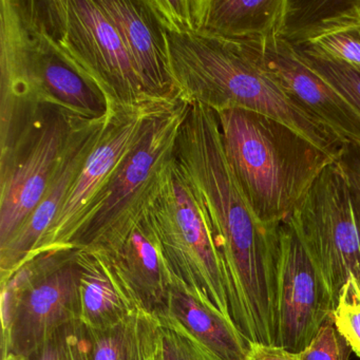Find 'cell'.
Listing matches in <instances>:
<instances>
[{
    "label": "cell",
    "instance_id": "1",
    "mask_svg": "<svg viewBox=\"0 0 360 360\" xmlns=\"http://www.w3.org/2000/svg\"><path fill=\"white\" fill-rule=\"evenodd\" d=\"M50 109L85 122L113 112L103 92L58 51L35 0H0V153Z\"/></svg>",
    "mask_w": 360,
    "mask_h": 360
},
{
    "label": "cell",
    "instance_id": "2",
    "mask_svg": "<svg viewBox=\"0 0 360 360\" xmlns=\"http://www.w3.org/2000/svg\"><path fill=\"white\" fill-rule=\"evenodd\" d=\"M165 37L181 100L214 112L245 109L269 115L337 161L347 143L290 98L237 43L193 31L165 30Z\"/></svg>",
    "mask_w": 360,
    "mask_h": 360
},
{
    "label": "cell",
    "instance_id": "3",
    "mask_svg": "<svg viewBox=\"0 0 360 360\" xmlns=\"http://www.w3.org/2000/svg\"><path fill=\"white\" fill-rule=\"evenodd\" d=\"M223 150L261 224L288 220L316 179L336 160L297 130L245 109L216 112Z\"/></svg>",
    "mask_w": 360,
    "mask_h": 360
},
{
    "label": "cell",
    "instance_id": "4",
    "mask_svg": "<svg viewBox=\"0 0 360 360\" xmlns=\"http://www.w3.org/2000/svg\"><path fill=\"white\" fill-rule=\"evenodd\" d=\"M35 5L58 51L103 92L113 112L166 103L145 87L98 0H35Z\"/></svg>",
    "mask_w": 360,
    "mask_h": 360
},
{
    "label": "cell",
    "instance_id": "5",
    "mask_svg": "<svg viewBox=\"0 0 360 360\" xmlns=\"http://www.w3.org/2000/svg\"><path fill=\"white\" fill-rule=\"evenodd\" d=\"M3 357H27L79 321L77 248L43 252L1 280Z\"/></svg>",
    "mask_w": 360,
    "mask_h": 360
},
{
    "label": "cell",
    "instance_id": "6",
    "mask_svg": "<svg viewBox=\"0 0 360 360\" xmlns=\"http://www.w3.org/2000/svg\"><path fill=\"white\" fill-rule=\"evenodd\" d=\"M189 103H176L151 120L94 202L69 248L100 250L121 239L146 212L174 160Z\"/></svg>",
    "mask_w": 360,
    "mask_h": 360
},
{
    "label": "cell",
    "instance_id": "7",
    "mask_svg": "<svg viewBox=\"0 0 360 360\" xmlns=\"http://www.w3.org/2000/svg\"><path fill=\"white\" fill-rule=\"evenodd\" d=\"M147 212L174 277L200 302L233 322L210 220L174 155Z\"/></svg>",
    "mask_w": 360,
    "mask_h": 360
},
{
    "label": "cell",
    "instance_id": "8",
    "mask_svg": "<svg viewBox=\"0 0 360 360\" xmlns=\"http://www.w3.org/2000/svg\"><path fill=\"white\" fill-rule=\"evenodd\" d=\"M288 220L336 303L351 276L360 282L359 233L349 185L337 162L316 179Z\"/></svg>",
    "mask_w": 360,
    "mask_h": 360
},
{
    "label": "cell",
    "instance_id": "9",
    "mask_svg": "<svg viewBox=\"0 0 360 360\" xmlns=\"http://www.w3.org/2000/svg\"><path fill=\"white\" fill-rule=\"evenodd\" d=\"M85 121L56 109L44 112L0 153V245L41 203L75 132Z\"/></svg>",
    "mask_w": 360,
    "mask_h": 360
},
{
    "label": "cell",
    "instance_id": "10",
    "mask_svg": "<svg viewBox=\"0 0 360 360\" xmlns=\"http://www.w3.org/2000/svg\"><path fill=\"white\" fill-rule=\"evenodd\" d=\"M176 103H159L140 109L117 110L86 159L56 220L28 260L43 252L69 248L88 212L106 188L120 164L140 140L151 120Z\"/></svg>",
    "mask_w": 360,
    "mask_h": 360
},
{
    "label": "cell",
    "instance_id": "11",
    "mask_svg": "<svg viewBox=\"0 0 360 360\" xmlns=\"http://www.w3.org/2000/svg\"><path fill=\"white\" fill-rule=\"evenodd\" d=\"M278 345L298 354L334 311L328 285L290 221L278 225Z\"/></svg>",
    "mask_w": 360,
    "mask_h": 360
},
{
    "label": "cell",
    "instance_id": "12",
    "mask_svg": "<svg viewBox=\"0 0 360 360\" xmlns=\"http://www.w3.org/2000/svg\"><path fill=\"white\" fill-rule=\"evenodd\" d=\"M286 94L339 139L360 146V113L277 35L235 41Z\"/></svg>",
    "mask_w": 360,
    "mask_h": 360
},
{
    "label": "cell",
    "instance_id": "13",
    "mask_svg": "<svg viewBox=\"0 0 360 360\" xmlns=\"http://www.w3.org/2000/svg\"><path fill=\"white\" fill-rule=\"evenodd\" d=\"M98 4L119 32L149 94L161 102H181L165 30L148 0H98Z\"/></svg>",
    "mask_w": 360,
    "mask_h": 360
},
{
    "label": "cell",
    "instance_id": "14",
    "mask_svg": "<svg viewBox=\"0 0 360 360\" xmlns=\"http://www.w3.org/2000/svg\"><path fill=\"white\" fill-rule=\"evenodd\" d=\"M113 113V112H112ZM77 128L39 205L20 229L0 245V275L5 279L22 266L34 252L66 200L89 153L106 128L111 115Z\"/></svg>",
    "mask_w": 360,
    "mask_h": 360
},
{
    "label": "cell",
    "instance_id": "15",
    "mask_svg": "<svg viewBox=\"0 0 360 360\" xmlns=\"http://www.w3.org/2000/svg\"><path fill=\"white\" fill-rule=\"evenodd\" d=\"M96 250L110 257L144 311L166 315L174 276L147 210L121 239Z\"/></svg>",
    "mask_w": 360,
    "mask_h": 360
},
{
    "label": "cell",
    "instance_id": "16",
    "mask_svg": "<svg viewBox=\"0 0 360 360\" xmlns=\"http://www.w3.org/2000/svg\"><path fill=\"white\" fill-rule=\"evenodd\" d=\"M79 321L88 330L117 326L143 309L110 257L96 250H77Z\"/></svg>",
    "mask_w": 360,
    "mask_h": 360
},
{
    "label": "cell",
    "instance_id": "17",
    "mask_svg": "<svg viewBox=\"0 0 360 360\" xmlns=\"http://www.w3.org/2000/svg\"><path fill=\"white\" fill-rule=\"evenodd\" d=\"M286 0H189L183 31L229 41H255L277 35Z\"/></svg>",
    "mask_w": 360,
    "mask_h": 360
},
{
    "label": "cell",
    "instance_id": "18",
    "mask_svg": "<svg viewBox=\"0 0 360 360\" xmlns=\"http://www.w3.org/2000/svg\"><path fill=\"white\" fill-rule=\"evenodd\" d=\"M166 315L180 322L193 336L225 360H243L250 343L233 322L200 302L174 277Z\"/></svg>",
    "mask_w": 360,
    "mask_h": 360
},
{
    "label": "cell",
    "instance_id": "19",
    "mask_svg": "<svg viewBox=\"0 0 360 360\" xmlns=\"http://www.w3.org/2000/svg\"><path fill=\"white\" fill-rule=\"evenodd\" d=\"M288 43L313 56L360 69L359 0H347L342 9Z\"/></svg>",
    "mask_w": 360,
    "mask_h": 360
},
{
    "label": "cell",
    "instance_id": "20",
    "mask_svg": "<svg viewBox=\"0 0 360 360\" xmlns=\"http://www.w3.org/2000/svg\"><path fill=\"white\" fill-rule=\"evenodd\" d=\"M86 332L91 360H149L161 347L159 317L144 309L117 326Z\"/></svg>",
    "mask_w": 360,
    "mask_h": 360
},
{
    "label": "cell",
    "instance_id": "21",
    "mask_svg": "<svg viewBox=\"0 0 360 360\" xmlns=\"http://www.w3.org/2000/svg\"><path fill=\"white\" fill-rule=\"evenodd\" d=\"M158 317L163 360H225L198 340L172 316Z\"/></svg>",
    "mask_w": 360,
    "mask_h": 360
},
{
    "label": "cell",
    "instance_id": "22",
    "mask_svg": "<svg viewBox=\"0 0 360 360\" xmlns=\"http://www.w3.org/2000/svg\"><path fill=\"white\" fill-rule=\"evenodd\" d=\"M294 48L307 65L360 113V69Z\"/></svg>",
    "mask_w": 360,
    "mask_h": 360
},
{
    "label": "cell",
    "instance_id": "23",
    "mask_svg": "<svg viewBox=\"0 0 360 360\" xmlns=\"http://www.w3.org/2000/svg\"><path fill=\"white\" fill-rule=\"evenodd\" d=\"M332 317L337 330L360 358V282L355 276L341 288Z\"/></svg>",
    "mask_w": 360,
    "mask_h": 360
},
{
    "label": "cell",
    "instance_id": "24",
    "mask_svg": "<svg viewBox=\"0 0 360 360\" xmlns=\"http://www.w3.org/2000/svg\"><path fill=\"white\" fill-rule=\"evenodd\" d=\"M352 353L351 347L337 330L330 315L313 340L297 356L299 360H349Z\"/></svg>",
    "mask_w": 360,
    "mask_h": 360
},
{
    "label": "cell",
    "instance_id": "25",
    "mask_svg": "<svg viewBox=\"0 0 360 360\" xmlns=\"http://www.w3.org/2000/svg\"><path fill=\"white\" fill-rule=\"evenodd\" d=\"M349 185L352 205L360 238V146L345 144L337 159Z\"/></svg>",
    "mask_w": 360,
    "mask_h": 360
},
{
    "label": "cell",
    "instance_id": "26",
    "mask_svg": "<svg viewBox=\"0 0 360 360\" xmlns=\"http://www.w3.org/2000/svg\"><path fill=\"white\" fill-rule=\"evenodd\" d=\"M60 360H91L87 332L81 321L68 324L60 330Z\"/></svg>",
    "mask_w": 360,
    "mask_h": 360
},
{
    "label": "cell",
    "instance_id": "27",
    "mask_svg": "<svg viewBox=\"0 0 360 360\" xmlns=\"http://www.w3.org/2000/svg\"><path fill=\"white\" fill-rule=\"evenodd\" d=\"M243 360H299L297 354L279 345L250 343Z\"/></svg>",
    "mask_w": 360,
    "mask_h": 360
},
{
    "label": "cell",
    "instance_id": "28",
    "mask_svg": "<svg viewBox=\"0 0 360 360\" xmlns=\"http://www.w3.org/2000/svg\"><path fill=\"white\" fill-rule=\"evenodd\" d=\"M60 333L34 353L27 357H18V360H60Z\"/></svg>",
    "mask_w": 360,
    "mask_h": 360
},
{
    "label": "cell",
    "instance_id": "29",
    "mask_svg": "<svg viewBox=\"0 0 360 360\" xmlns=\"http://www.w3.org/2000/svg\"><path fill=\"white\" fill-rule=\"evenodd\" d=\"M149 360H163V353H162V342L160 349H158V351L155 352L153 356H151V358Z\"/></svg>",
    "mask_w": 360,
    "mask_h": 360
},
{
    "label": "cell",
    "instance_id": "30",
    "mask_svg": "<svg viewBox=\"0 0 360 360\" xmlns=\"http://www.w3.org/2000/svg\"><path fill=\"white\" fill-rule=\"evenodd\" d=\"M3 360H18V357H16V356L7 355V356H4Z\"/></svg>",
    "mask_w": 360,
    "mask_h": 360
},
{
    "label": "cell",
    "instance_id": "31",
    "mask_svg": "<svg viewBox=\"0 0 360 360\" xmlns=\"http://www.w3.org/2000/svg\"><path fill=\"white\" fill-rule=\"evenodd\" d=\"M359 8H360V0H359Z\"/></svg>",
    "mask_w": 360,
    "mask_h": 360
}]
</instances>
